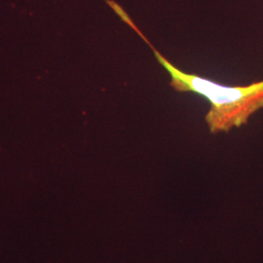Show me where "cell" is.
Wrapping results in <instances>:
<instances>
[{
  "label": "cell",
  "mask_w": 263,
  "mask_h": 263,
  "mask_svg": "<svg viewBox=\"0 0 263 263\" xmlns=\"http://www.w3.org/2000/svg\"><path fill=\"white\" fill-rule=\"evenodd\" d=\"M154 55L171 76V86L178 92H193L207 98L211 108L205 119L212 133L241 127L263 107V81L244 87L216 84L200 76L185 73L153 49Z\"/></svg>",
  "instance_id": "obj_1"
}]
</instances>
